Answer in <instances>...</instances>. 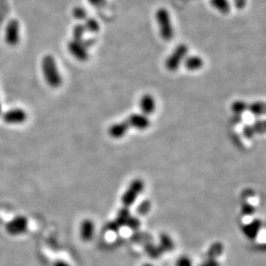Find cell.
Returning <instances> with one entry per match:
<instances>
[{
    "label": "cell",
    "mask_w": 266,
    "mask_h": 266,
    "mask_svg": "<svg viewBox=\"0 0 266 266\" xmlns=\"http://www.w3.org/2000/svg\"><path fill=\"white\" fill-rule=\"evenodd\" d=\"M177 266H192V263L189 257L183 256L177 260Z\"/></svg>",
    "instance_id": "obj_28"
},
{
    "label": "cell",
    "mask_w": 266,
    "mask_h": 266,
    "mask_svg": "<svg viewBox=\"0 0 266 266\" xmlns=\"http://www.w3.org/2000/svg\"><path fill=\"white\" fill-rule=\"evenodd\" d=\"M84 26L86 31L92 32V33H96L100 30L99 22L94 18H86Z\"/></svg>",
    "instance_id": "obj_22"
},
{
    "label": "cell",
    "mask_w": 266,
    "mask_h": 266,
    "mask_svg": "<svg viewBox=\"0 0 266 266\" xmlns=\"http://www.w3.org/2000/svg\"><path fill=\"white\" fill-rule=\"evenodd\" d=\"M156 19L160 28L161 38L164 39L165 41H171L174 35V31L169 11L165 8L159 9L156 12Z\"/></svg>",
    "instance_id": "obj_2"
},
{
    "label": "cell",
    "mask_w": 266,
    "mask_h": 266,
    "mask_svg": "<svg viewBox=\"0 0 266 266\" xmlns=\"http://www.w3.org/2000/svg\"><path fill=\"white\" fill-rule=\"evenodd\" d=\"M223 251V246L221 243H215L209 248L208 252V259H214L216 260L219 255H221Z\"/></svg>",
    "instance_id": "obj_20"
},
{
    "label": "cell",
    "mask_w": 266,
    "mask_h": 266,
    "mask_svg": "<svg viewBox=\"0 0 266 266\" xmlns=\"http://www.w3.org/2000/svg\"><path fill=\"white\" fill-rule=\"evenodd\" d=\"M140 224V221L138 219L133 218V217H130L126 223L128 228L130 229H133V230H137V229H139Z\"/></svg>",
    "instance_id": "obj_26"
},
{
    "label": "cell",
    "mask_w": 266,
    "mask_h": 266,
    "mask_svg": "<svg viewBox=\"0 0 266 266\" xmlns=\"http://www.w3.org/2000/svg\"><path fill=\"white\" fill-rule=\"evenodd\" d=\"M130 127L126 120L123 121L122 123H116L113 124L112 126L109 128V133L110 136L115 139H120L123 138L127 132L129 131Z\"/></svg>",
    "instance_id": "obj_12"
},
{
    "label": "cell",
    "mask_w": 266,
    "mask_h": 266,
    "mask_svg": "<svg viewBox=\"0 0 266 266\" xmlns=\"http://www.w3.org/2000/svg\"><path fill=\"white\" fill-rule=\"evenodd\" d=\"M233 1L234 6L239 10H241L244 7L246 6V0H233Z\"/></svg>",
    "instance_id": "obj_30"
},
{
    "label": "cell",
    "mask_w": 266,
    "mask_h": 266,
    "mask_svg": "<svg viewBox=\"0 0 266 266\" xmlns=\"http://www.w3.org/2000/svg\"><path fill=\"white\" fill-rule=\"evenodd\" d=\"M149 208H150V203H148V202H145L143 206H142V205L140 206V214H145V213H146V210H145V209L148 210Z\"/></svg>",
    "instance_id": "obj_33"
},
{
    "label": "cell",
    "mask_w": 266,
    "mask_h": 266,
    "mask_svg": "<svg viewBox=\"0 0 266 266\" xmlns=\"http://www.w3.org/2000/svg\"><path fill=\"white\" fill-rule=\"evenodd\" d=\"M41 68L45 80L48 83V86L55 88L62 86V75L59 72L55 58L52 55H46L43 57L41 62Z\"/></svg>",
    "instance_id": "obj_1"
},
{
    "label": "cell",
    "mask_w": 266,
    "mask_h": 266,
    "mask_svg": "<svg viewBox=\"0 0 266 266\" xmlns=\"http://www.w3.org/2000/svg\"><path fill=\"white\" fill-rule=\"evenodd\" d=\"M243 215H253V212H254V207L252 204H245L243 206L242 208Z\"/></svg>",
    "instance_id": "obj_29"
},
{
    "label": "cell",
    "mask_w": 266,
    "mask_h": 266,
    "mask_svg": "<svg viewBox=\"0 0 266 266\" xmlns=\"http://www.w3.org/2000/svg\"><path fill=\"white\" fill-rule=\"evenodd\" d=\"M247 109L254 116H262L266 112V104L264 102H253L247 107Z\"/></svg>",
    "instance_id": "obj_16"
},
{
    "label": "cell",
    "mask_w": 266,
    "mask_h": 266,
    "mask_svg": "<svg viewBox=\"0 0 266 266\" xmlns=\"http://www.w3.org/2000/svg\"><path fill=\"white\" fill-rule=\"evenodd\" d=\"M126 121L130 128L136 130H144L150 126V120L143 114H132Z\"/></svg>",
    "instance_id": "obj_9"
},
{
    "label": "cell",
    "mask_w": 266,
    "mask_h": 266,
    "mask_svg": "<svg viewBox=\"0 0 266 266\" xmlns=\"http://www.w3.org/2000/svg\"><path fill=\"white\" fill-rule=\"evenodd\" d=\"M130 217V211L128 210V208L124 207L118 213V215H117L116 220V224L119 226V228L121 226L123 227V226L126 225L127 222H128V220Z\"/></svg>",
    "instance_id": "obj_17"
},
{
    "label": "cell",
    "mask_w": 266,
    "mask_h": 266,
    "mask_svg": "<svg viewBox=\"0 0 266 266\" xmlns=\"http://www.w3.org/2000/svg\"><path fill=\"white\" fill-rule=\"evenodd\" d=\"M20 39V24L16 19L10 20L5 30V41L7 44L15 46Z\"/></svg>",
    "instance_id": "obj_6"
},
{
    "label": "cell",
    "mask_w": 266,
    "mask_h": 266,
    "mask_svg": "<svg viewBox=\"0 0 266 266\" xmlns=\"http://www.w3.org/2000/svg\"><path fill=\"white\" fill-rule=\"evenodd\" d=\"M144 184L140 179L133 180L130 184V188L127 190L126 192L123 194L122 198L124 207L129 208L133 204L134 201L136 200L137 197L140 195V192L143 191Z\"/></svg>",
    "instance_id": "obj_5"
},
{
    "label": "cell",
    "mask_w": 266,
    "mask_h": 266,
    "mask_svg": "<svg viewBox=\"0 0 266 266\" xmlns=\"http://www.w3.org/2000/svg\"><path fill=\"white\" fill-rule=\"evenodd\" d=\"M188 54V47L185 44L178 45L172 52L166 62V66L169 71L175 72L179 68L181 63L186 58Z\"/></svg>",
    "instance_id": "obj_3"
},
{
    "label": "cell",
    "mask_w": 266,
    "mask_h": 266,
    "mask_svg": "<svg viewBox=\"0 0 266 266\" xmlns=\"http://www.w3.org/2000/svg\"><path fill=\"white\" fill-rule=\"evenodd\" d=\"M143 266H154L153 265H151V264H146V265H144Z\"/></svg>",
    "instance_id": "obj_35"
},
{
    "label": "cell",
    "mask_w": 266,
    "mask_h": 266,
    "mask_svg": "<svg viewBox=\"0 0 266 266\" xmlns=\"http://www.w3.org/2000/svg\"><path fill=\"white\" fill-rule=\"evenodd\" d=\"M184 66L189 71H197L202 67L203 61L201 57L197 55H192L184 59Z\"/></svg>",
    "instance_id": "obj_13"
},
{
    "label": "cell",
    "mask_w": 266,
    "mask_h": 266,
    "mask_svg": "<svg viewBox=\"0 0 266 266\" xmlns=\"http://www.w3.org/2000/svg\"><path fill=\"white\" fill-rule=\"evenodd\" d=\"M260 227H261L260 221L255 220V221L249 222V223H247L246 225H245L244 232L249 238L254 239L260 230Z\"/></svg>",
    "instance_id": "obj_14"
},
{
    "label": "cell",
    "mask_w": 266,
    "mask_h": 266,
    "mask_svg": "<svg viewBox=\"0 0 266 266\" xmlns=\"http://www.w3.org/2000/svg\"><path fill=\"white\" fill-rule=\"evenodd\" d=\"M0 115H1V103H0Z\"/></svg>",
    "instance_id": "obj_36"
},
{
    "label": "cell",
    "mask_w": 266,
    "mask_h": 266,
    "mask_svg": "<svg viewBox=\"0 0 266 266\" xmlns=\"http://www.w3.org/2000/svg\"><path fill=\"white\" fill-rule=\"evenodd\" d=\"M29 229V221L24 215H17L10 222H7L5 230L8 234L11 236H18L27 232Z\"/></svg>",
    "instance_id": "obj_4"
},
{
    "label": "cell",
    "mask_w": 266,
    "mask_h": 266,
    "mask_svg": "<svg viewBox=\"0 0 266 266\" xmlns=\"http://www.w3.org/2000/svg\"><path fill=\"white\" fill-rule=\"evenodd\" d=\"M247 107L248 105L246 104V102L241 101V100H238V101L233 102L231 109H232L233 112L234 113L235 115L240 116L242 113L247 110Z\"/></svg>",
    "instance_id": "obj_19"
},
{
    "label": "cell",
    "mask_w": 266,
    "mask_h": 266,
    "mask_svg": "<svg viewBox=\"0 0 266 266\" xmlns=\"http://www.w3.org/2000/svg\"><path fill=\"white\" fill-rule=\"evenodd\" d=\"M68 49L77 60L81 62H86V60H88V51L87 48L83 45L82 41L72 40L68 43Z\"/></svg>",
    "instance_id": "obj_8"
},
{
    "label": "cell",
    "mask_w": 266,
    "mask_h": 266,
    "mask_svg": "<svg viewBox=\"0 0 266 266\" xmlns=\"http://www.w3.org/2000/svg\"><path fill=\"white\" fill-rule=\"evenodd\" d=\"M53 266H70V265L63 260H57V261H55Z\"/></svg>",
    "instance_id": "obj_34"
},
{
    "label": "cell",
    "mask_w": 266,
    "mask_h": 266,
    "mask_svg": "<svg viewBox=\"0 0 266 266\" xmlns=\"http://www.w3.org/2000/svg\"><path fill=\"white\" fill-rule=\"evenodd\" d=\"M201 266H219V263L216 260L208 259Z\"/></svg>",
    "instance_id": "obj_32"
},
{
    "label": "cell",
    "mask_w": 266,
    "mask_h": 266,
    "mask_svg": "<svg viewBox=\"0 0 266 266\" xmlns=\"http://www.w3.org/2000/svg\"><path fill=\"white\" fill-rule=\"evenodd\" d=\"M139 104H140L141 112L145 116L153 114L154 112V110H155V107H156L155 100L149 94H146V95L142 96L141 99H140V103Z\"/></svg>",
    "instance_id": "obj_11"
},
{
    "label": "cell",
    "mask_w": 266,
    "mask_h": 266,
    "mask_svg": "<svg viewBox=\"0 0 266 266\" xmlns=\"http://www.w3.org/2000/svg\"><path fill=\"white\" fill-rule=\"evenodd\" d=\"M95 233V224L90 219H86L81 222L79 229V235L83 241H91Z\"/></svg>",
    "instance_id": "obj_10"
},
{
    "label": "cell",
    "mask_w": 266,
    "mask_h": 266,
    "mask_svg": "<svg viewBox=\"0 0 266 266\" xmlns=\"http://www.w3.org/2000/svg\"><path fill=\"white\" fill-rule=\"evenodd\" d=\"M3 121L8 124H20L27 120V114L22 109H12L3 114Z\"/></svg>",
    "instance_id": "obj_7"
},
{
    "label": "cell",
    "mask_w": 266,
    "mask_h": 266,
    "mask_svg": "<svg viewBox=\"0 0 266 266\" xmlns=\"http://www.w3.org/2000/svg\"><path fill=\"white\" fill-rule=\"evenodd\" d=\"M146 250H147V254L152 258H158L161 254V247L154 246L152 244H148L146 246Z\"/></svg>",
    "instance_id": "obj_23"
},
{
    "label": "cell",
    "mask_w": 266,
    "mask_h": 266,
    "mask_svg": "<svg viewBox=\"0 0 266 266\" xmlns=\"http://www.w3.org/2000/svg\"><path fill=\"white\" fill-rule=\"evenodd\" d=\"M95 7H102L106 4V0H88Z\"/></svg>",
    "instance_id": "obj_31"
},
{
    "label": "cell",
    "mask_w": 266,
    "mask_h": 266,
    "mask_svg": "<svg viewBox=\"0 0 266 266\" xmlns=\"http://www.w3.org/2000/svg\"><path fill=\"white\" fill-rule=\"evenodd\" d=\"M86 32V31L84 24H78V25H76L75 27L73 28V31H72L73 40L82 41L84 40L83 38H84V35H85Z\"/></svg>",
    "instance_id": "obj_21"
},
{
    "label": "cell",
    "mask_w": 266,
    "mask_h": 266,
    "mask_svg": "<svg viewBox=\"0 0 266 266\" xmlns=\"http://www.w3.org/2000/svg\"><path fill=\"white\" fill-rule=\"evenodd\" d=\"M72 15L74 16L75 18L79 19V20H84L87 18V13H86V10L82 8V7H76L72 10Z\"/></svg>",
    "instance_id": "obj_24"
},
{
    "label": "cell",
    "mask_w": 266,
    "mask_h": 266,
    "mask_svg": "<svg viewBox=\"0 0 266 266\" xmlns=\"http://www.w3.org/2000/svg\"><path fill=\"white\" fill-rule=\"evenodd\" d=\"M161 244L160 247L163 251H171V250L173 249V246H174V244H173V241L171 240V237L166 233L161 234Z\"/></svg>",
    "instance_id": "obj_18"
},
{
    "label": "cell",
    "mask_w": 266,
    "mask_h": 266,
    "mask_svg": "<svg viewBox=\"0 0 266 266\" xmlns=\"http://www.w3.org/2000/svg\"><path fill=\"white\" fill-rule=\"evenodd\" d=\"M253 130L256 133H264L266 132V122L264 120L256 121L253 125Z\"/></svg>",
    "instance_id": "obj_25"
},
{
    "label": "cell",
    "mask_w": 266,
    "mask_h": 266,
    "mask_svg": "<svg viewBox=\"0 0 266 266\" xmlns=\"http://www.w3.org/2000/svg\"><path fill=\"white\" fill-rule=\"evenodd\" d=\"M212 6L222 13L228 14L230 11V3L229 0H210Z\"/></svg>",
    "instance_id": "obj_15"
},
{
    "label": "cell",
    "mask_w": 266,
    "mask_h": 266,
    "mask_svg": "<svg viewBox=\"0 0 266 266\" xmlns=\"http://www.w3.org/2000/svg\"><path fill=\"white\" fill-rule=\"evenodd\" d=\"M255 131L253 130L252 125H246L243 128V134L246 137L247 139H253L255 135Z\"/></svg>",
    "instance_id": "obj_27"
}]
</instances>
